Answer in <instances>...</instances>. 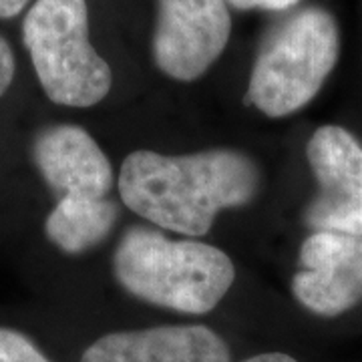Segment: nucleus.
<instances>
[{
    "mask_svg": "<svg viewBox=\"0 0 362 362\" xmlns=\"http://www.w3.org/2000/svg\"><path fill=\"white\" fill-rule=\"evenodd\" d=\"M258 187V165L238 149L189 156L139 149L119 171V195L131 211L187 238L206 235L221 209L246 206Z\"/></svg>",
    "mask_w": 362,
    "mask_h": 362,
    "instance_id": "nucleus-1",
    "label": "nucleus"
},
{
    "mask_svg": "<svg viewBox=\"0 0 362 362\" xmlns=\"http://www.w3.org/2000/svg\"><path fill=\"white\" fill-rule=\"evenodd\" d=\"M113 272L131 296L181 314L211 312L235 280L233 262L220 247L141 226L123 233Z\"/></svg>",
    "mask_w": 362,
    "mask_h": 362,
    "instance_id": "nucleus-2",
    "label": "nucleus"
},
{
    "mask_svg": "<svg viewBox=\"0 0 362 362\" xmlns=\"http://www.w3.org/2000/svg\"><path fill=\"white\" fill-rule=\"evenodd\" d=\"M338 54L340 35L332 14L320 6L292 14L262 45L246 103L274 119L296 113L320 93Z\"/></svg>",
    "mask_w": 362,
    "mask_h": 362,
    "instance_id": "nucleus-3",
    "label": "nucleus"
},
{
    "mask_svg": "<svg viewBox=\"0 0 362 362\" xmlns=\"http://www.w3.org/2000/svg\"><path fill=\"white\" fill-rule=\"evenodd\" d=\"M23 40L52 103L85 109L109 95L113 73L90 45L87 0H35Z\"/></svg>",
    "mask_w": 362,
    "mask_h": 362,
    "instance_id": "nucleus-4",
    "label": "nucleus"
},
{
    "mask_svg": "<svg viewBox=\"0 0 362 362\" xmlns=\"http://www.w3.org/2000/svg\"><path fill=\"white\" fill-rule=\"evenodd\" d=\"M306 159L318 183L304 220L314 232L362 238V145L338 125L312 133Z\"/></svg>",
    "mask_w": 362,
    "mask_h": 362,
    "instance_id": "nucleus-5",
    "label": "nucleus"
},
{
    "mask_svg": "<svg viewBox=\"0 0 362 362\" xmlns=\"http://www.w3.org/2000/svg\"><path fill=\"white\" fill-rule=\"evenodd\" d=\"M230 33L226 0H157L153 61L169 78L192 83L220 59Z\"/></svg>",
    "mask_w": 362,
    "mask_h": 362,
    "instance_id": "nucleus-6",
    "label": "nucleus"
},
{
    "mask_svg": "<svg viewBox=\"0 0 362 362\" xmlns=\"http://www.w3.org/2000/svg\"><path fill=\"white\" fill-rule=\"evenodd\" d=\"M300 266L292 294L312 314L334 318L362 300V238L310 233L300 246Z\"/></svg>",
    "mask_w": 362,
    "mask_h": 362,
    "instance_id": "nucleus-7",
    "label": "nucleus"
},
{
    "mask_svg": "<svg viewBox=\"0 0 362 362\" xmlns=\"http://www.w3.org/2000/svg\"><path fill=\"white\" fill-rule=\"evenodd\" d=\"M33 159L45 183L61 197H105L113 168L99 143L78 125H51L37 133Z\"/></svg>",
    "mask_w": 362,
    "mask_h": 362,
    "instance_id": "nucleus-8",
    "label": "nucleus"
},
{
    "mask_svg": "<svg viewBox=\"0 0 362 362\" xmlns=\"http://www.w3.org/2000/svg\"><path fill=\"white\" fill-rule=\"evenodd\" d=\"M81 362H232L226 340L207 326H153L97 338Z\"/></svg>",
    "mask_w": 362,
    "mask_h": 362,
    "instance_id": "nucleus-9",
    "label": "nucleus"
},
{
    "mask_svg": "<svg viewBox=\"0 0 362 362\" xmlns=\"http://www.w3.org/2000/svg\"><path fill=\"white\" fill-rule=\"evenodd\" d=\"M119 209L107 197H61L45 221V233L65 254H83L113 232Z\"/></svg>",
    "mask_w": 362,
    "mask_h": 362,
    "instance_id": "nucleus-10",
    "label": "nucleus"
},
{
    "mask_svg": "<svg viewBox=\"0 0 362 362\" xmlns=\"http://www.w3.org/2000/svg\"><path fill=\"white\" fill-rule=\"evenodd\" d=\"M0 362H51L39 346L13 328L0 326Z\"/></svg>",
    "mask_w": 362,
    "mask_h": 362,
    "instance_id": "nucleus-11",
    "label": "nucleus"
},
{
    "mask_svg": "<svg viewBox=\"0 0 362 362\" xmlns=\"http://www.w3.org/2000/svg\"><path fill=\"white\" fill-rule=\"evenodd\" d=\"M14 71H16V65H14L13 49L8 40L0 35V97L13 85Z\"/></svg>",
    "mask_w": 362,
    "mask_h": 362,
    "instance_id": "nucleus-12",
    "label": "nucleus"
},
{
    "mask_svg": "<svg viewBox=\"0 0 362 362\" xmlns=\"http://www.w3.org/2000/svg\"><path fill=\"white\" fill-rule=\"evenodd\" d=\"M230 6L238 11H288L292 6H296L300 0H226Z\"/></svg>",
    "mask_w": 362,
    "mask_h": 362,
    "instance_id": "nucleus-13",
    "label": "nucleus"
},
{
    "mask_svg": "<svg viewBox=\"0 0 362 362\" xmlns=\"http://www.w3.org/2000/svg\"><path fill=\"white\" fill-rule=\"evenodd\" d=\"M30 0H0V18H14L25 11Z\"/></svg>",
    "mask_w": 362,
    "mask_h": 362,
    "instance_id": "nucleus-14",
    "label": "nucleus"
},
{
    "mask_svg": "<svg viewBox=\"0 0 362 362\" xmlns=\"http://www.w3.org/2000/svg\"><path fill=\"white\" fill-rule=\"evenodd\" d=\"M242 362H298L296 358H292L290 354L284 352H264V354H256V356H250L246 361Z\"/></svg>",
    "mask_w": 362,
    "mask_h": 362,
    "instance_id": "nucleus-15",
    "label": "nucleus"
}]
</instances>
